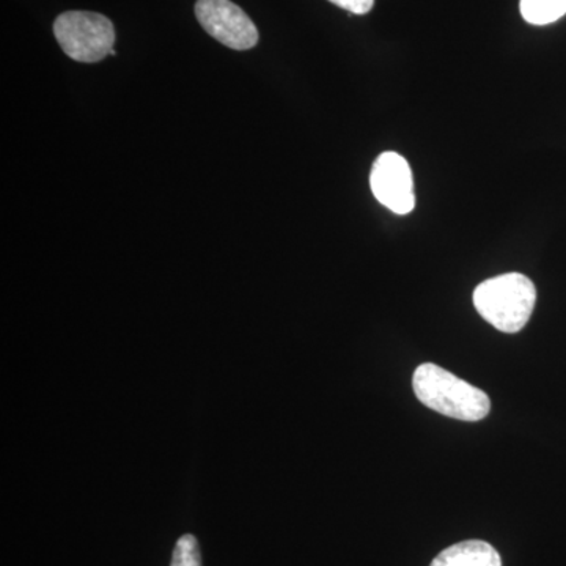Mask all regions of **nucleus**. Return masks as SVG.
<instances>
[{
    "label": "nucleus",
    "instance_id": "7ed1b4c3",
    "mask_svg": "<svg viewBox=\"0 0 566 566\" xmlns=\"http://www.w3.org/2000/svg\"><path fill=\"white\" fill-rule=\"evenodd\" d=\"M54 35L63 52L76 62H102L114 52V24L93 11H65L54 22Z\"/></svg>",
    "mask_w": 566,
    "mask_h": 566
},
{
    "label": "nucleus",
    "instance_id": "20e7f679",
    "mask_svg": "<svg viewBox=\"0 0 566 566\" xmlns=\"http://www.w3.org/2000/svg\"><path fill=\"white\" fill-rule=\"evenodd\" d=\"M196 17L208 35L230 50L248 51L259 43L255 24L232 0H197Z\"/></svg>",
    "mask_w": 566,
    "mask_h": 566
},
{
    "label": "nucleus",
    "instance_id": "6e6552de",
    "mask_svg": "<svg viewBox=\"0 0 566 566\" xmlns=\"http://www.w3.org/2000/svg\"><path fill=\"white\" fill-rule=\"evenodd\" d=\"M170 566H202L199 542L196 536L186 534L180 536L175 545L172 565Z\"/></svg>",
    "mask_w": 566,
    "mask_h": 566
},
{
    "label": "nucleus",
    "instance_id": "f03ea898",
    "mask_svg": "<svg viewBox=\"0 0 566 566\" xmlns=\"http://www.w3.org/2000/svg\"><path fill=\"white\" fill-rule=\"evenodd\" d=\"M476 312L495 329L505 334L520 333L534 312L536 289L527 275L509 273L480 283L474 296Z\"/></svg>",
    "mask_w": 566,
    "mask_h": 566
},
{
    "label": "nucleus",
    "instance_id": "0eeeda50",
    "mask_svg": "<svg viewBox=\"0 0 566 566\" xmlns=\"http://www.w3.org/2000/svg\"><path fill=\"white\" fill-rule=\"evenodd\" d=\"M521 14L528 24H553L566 14V0H521Z\"/></svg>",
    "mask_w": 566,
    "mask_h": 566
},
{
    "label": "nucleus",
    "instance_id": "423d86ee",
    "mask_svg": "<svg viewBox=\"0 0 566 566\" xmlns=\"http://www.w3.org/2000/svg\"><path fill=\"white\" fill-rule=\"evenodd\" d=\"M430 566H502V558L490 543L468 539L447 547Z\"/></svg>",
    "mask_w": 566,
    "mask_h": 566
},
{
    "label": "nucleus",
    "instance_id": "1a4fd4ad",
    "mask_svg": "<svg viewBox=\"0 0 566 566\" xmlns=\"http://www.w3.org/2000/svg\"><path fill=\"white\" fill-rule=\"evenodd\" d=\"M329 2L353 14H367L375 7V0H329Z\"/></svg>",
    "mask_w": 566,
    "mask_h": 566
},
{
    "label": "nucleus",
    "instance_id": "39448f33",
    "mask_svg": "<svg viewBox=\"0 0 566 566\" xmlns=\"http://www.w3.org/2000/svg\"><path fill=\"white\" fill-rule=\"evenodd\" d=\"M371 192L395 214H409L416 207L415 178L403 156L395 151L379 155L371 167Z\"/></svg>",
    "mask_w": 566,
    "mask_h": 566
},
{
    "label": "nucleus",
    "instance_id": "f257e3e1",
    "mask_svg": "<svg viewBox=\"0 0 566 566\" xmlns=\"http://www.w3.org/2000/svg\"><path fill=\"white\" fill-rule=\"evenodd\" d=\"M416 397L439 415L479 422L491 411L490 397L436 364L417 367L412 378Z\"/></svg>",
    "mask_w": 566,
    "mask_h": 566
}]
</instances>
